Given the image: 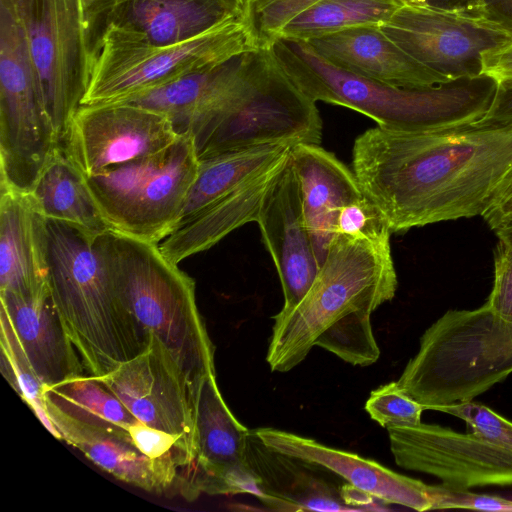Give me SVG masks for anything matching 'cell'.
<instances>
[{"label":"cell","mask_w":512,"mask_h":512,"mask_svg":"<svg viewBox=\"0 0 512 512\" xmlns=\"http://www.w3.org/2000/svg\"><path fill=\"white\" fill-rule=\"evenodd\" d=\"M353 172L391 233L484 216L512 191V119L360 134Z\"/></svg>","instance_id":"1"},{"label":"cell","mask_w":512,"mask_h":512,"mask_svg":"<svg viewBox=\"0 0 512 512\" xmlns=\"http://www.w3.org/2000/svg\"><path fill=\"white\" fill-rule=\"evenodd\" d=\"M268 47L290 80L313 101L355 110L389 130H432L479 120L489 111L498 87L485 73L427 87H395L335 67L305 41L276 38Z\"/></svg>","instance_id":"2"},{"label":"cell","mask_w":512,"mask_h":512,"mask_svg":"<svg viewBox=\"0 0 512 512\" xmlns=\"http://www.w3.org/2000/svg\"><path fill=\"white\" fill-rule=\"evenodd\" d=\"M96 235L46 218L50 293L86 373L98 378L144 351L149 336L115 292Z\"/></svg>","instance_id":"3"},{"label":"cell","mask_w":512,"mask_h":512,"mask_svg":"<svg viewBox=\"0 0 512 512\" xmlns=\"http://www.w3.org/2000/svg\"><path fill=\"white\" fill-rule=\"evenodd\" d=\"M97 250L120 301L144 332L167 348L194 381L215 374L214 345L198 310L195 282L159 244L107 230Z\"/></svg>","instance_id":"4"},{"label":"cell","mask_w":512,"mask_h":512,"mask_svg":"<svg viewBox=\"0 0 512 512\" xmlns=\"http://www.w3.org/2000/svg\"><path fill=\"white\" fill-rule=\"evenodd\" d=\"M396 289L390 241L336 235L303 298L273 317L266 356L271 371L293 369L329 326L353 312L373 313L394 297Z\"/></svg>","instance_id":"5"},{"label":"cell","mask_w":512,"mask_h":512,"mask_svg":"<svg viewBox=\"0 0 512 512\" xmlns=\"http://www.w3.org/2000/svg\"><path fill=\"white\" fill-rule=\"evenodd\" d=\"M185 133L199 160L264 145L320 144L316 102L286 75L269 47H259L245 75Z\"/></svg>","instance_id":"6"},{"label":"cell","mask_w":512,"mask_h":512,"mask_svg":"<svg viewBox=\"0 0 512 512\" xmlns=\"http://www.w3.org/2000/svg\"><path fill=\"white\" fill-rule=\"evenodd\" d=\"M198 167L193 137L182 133L157 153L85 178L110 230L159 244L176 227Z\"/></svg>","instance_id":"7"},{"label":"cell","mask_w":512,"mask_h":512,"mask_svg":"<svg viewBox=\"0 0 512 512\" xmlns=\"http://www.w3.org/2000/svg\"><path fill=\"white\" fill-rule=\"evenodd\" d=\"M60 147L23 24L0 5V186L30 193Z\"/></svg>","instance_id":"8"},{"label":"cell","mask_w":512,"mask_h":512,"mask_svg":"<svg viewBox=\"0 0 512 512\" xmlns=\"http://www.w3.org/2000/svg\"><path fill=\"white\" fill-rule=\"evenodd\" d=\"M258 47L240 16L176 44L105 45L90 62L89 83L81 105L121 102Z\"/></svg>","instance_id":"9"},{"label":"cell","mask_w":512,"mask_h":512,"mask_svg":"<svg viewBox=\"0 0 512 512\" xmlns=\"http://www.w3.org/2000/svg\"><path fill=\"white\" fill-rule=\"evenodd\" d=\"M20 20L47 112L62 144L90 77L82 0H31Z\"/></svg>","instance_id":"10"},{"label":"cell","mask_w":512,"mask_h":512,"mask_svg":"<svg viewBox=\"0 0 512 512\" xmlns=\"http://www.w3.org/2000/svg\"><path fill=\"white\" fill-rule=\"evenodd\" d=\"M82 6L90 62L105 45L176 44L238 16L221 0H82Z\"/></svg>","instance_id":"11"},{"label":"cell","mask_w":512,"mask_h":512,"mask_svg":"<svg viewBox=\"0 0 512 512\" xmlns=\"http://www.w3.org/2000/svg\"><path fill=\"white\" fill-rule=\"evenodd\" d=\"M381 29L414 59L449 80L482 74L483 54L512 41V35L482 17L429 5H403Z\"/></svg>","instance_id":"12"},{"label":"cell","mask_w":512,"mask_h":512,"mask_svg":"<svg viewBox=\"0 0 512 512\" xmlns=\"http://www.w3.org/2000/svg\"><path fill=\"white\" fill-rule=\"evenodd\" d=\"M180 135L166 114L153 109L131 103L80 105L61 147L90 176L157 153Z\"/></svg>","instance_id":"13"},{"label":"cell","mask_w":512,"mask_h":512,"mask_svg":"<svg viewBox=\"0 0 512 512\" xmlns=\"http://www.w3.org/2000/svg\"><path fill=\"white\" fill-rule=\"evenodd\" d=\"M387 431L394 460L403 469L432 475L452 488L512 486V451L474 432L422 422Z\"/></svg>","instance_id":"14"},{"label":"cell","mask_w":512,"mask_h":512,"mask_svg":"<svg viewBox=\"0 0 512 512\" xmlns=\"http://www.w3.org/2000/svg\"><path fill=\"white\" fill-rule=\"evenodd\" d=\"M141 423L178 436L195 461L197 381L153 335L140 354L97 378Z\"/></svg>","instance_id":"15"},{"label":"cell","mask_w":512,"mask_h":512,"mask_svg":"<svg viewBox=\"0 0 512 512\" xmlns=\"http://www.w3.org/2000/svg\"><path fill=\"white\" fill-rule=\"evenodd\" d=\"M243 426L226 405L216 374L198 379L195 403V461L183 497L199 494L249 493L257 497L258 480L247 459V436Z\"/></svg>","instance_id":"16"},{"label":"cell","mask_w":512,"mask_h":512,"mask_svg":"<svg viewBox=\"0 0 512 512\" xmlns=\"http://www.w3.org/2000/svg\"><path fill=\"white\" fill-rule=\"evenodd\" d=\"M255 222L280 278L282 310H288L303 298L320 268L290 155L264 194Z\"/></svg>","instance_id":"17"},{"label":"cell","mask_w":512,"mask_h":512,"mask_svg":"<svg viewBox=\"0 0 512 512\" xmlns=\"http://www.w3.org/2000/svg\"><path fill=\"white\" fill-rule=\"evenodd\" d=\"M45 405L59 439L80 450L102 470L149 493H181L182 469L174 463L147 457L134 444L127 429L74 419L46 398Z\"/></svg>","instance_id":"18"},{"label":"cell","mask_w":512,"mask_h":512,"mask_svg":"<svg viewBox=\"0 0 512 512\" xmlns=\"http://www.w3.org/2000/svg\"><path fill=\"white\" fill-rule=\"evenodd\" d=\"M254 432L268 448L325 468L373 498L416 511L432 510L428 485L422 481L294 433L271 427L257 428Z\"/></svg>","instance_id":"19"},{"label":"cell","mask_w":512,"mask_h":512,"mask_svg":"<svg viewBox=\"0 0 512 512\" xmlns=\"http://www.w3.org/2000/svg\"><path fill=\"white\" fill-rule=\"evenodd\" d=\"M305 42L335 67L391 86L418 88L450 81L414 59L381 26L353 27Z\"/></svg>","instance_id":"20"},{"label":"cell","mask_w":512,"mask_h":512,"mask_svg":"<svg viewBox=\"0 0 512 512\" xmlns=\"http://www.w3.org/2000/svg\"><path fill=\"white\" fill-rule=\"evenodd\" d=\"M305 223L321 266L334 237L340 209L365 195L353 171L319 144L300 143L290 150Z\"/></svg>","instance_id":"21"},{"label":"cell","mask_w":512,"mask_h":512,"mask_svg":"<svg viewBox=\"0 0 512 512\" xmlns=\"http://www.w3.org/2000/svg\"><path fill=\"white\" fill-rule=\"evenodd\" d=\"M0 292L48 288L46 218L30 193L0 186Z\"/></svg>","instance_id":"22"},{"label":"cell","mask_w":512,"mask_h":512,"mask_svg":"<svg viewBox=\"0 0 512 512\" xmlns=\"http://www.w3.org/2000/svg\"><path fill=\"white\" fill-rule=\"evenodd\" d=\"M1 311L9 318L44 387L86 373L70 339L49 286L35 296L0 292Z\"/></svg>","instance_id":"23"},{"label":"cell","mask_w":512,"mask_h":512,"mask_svg":"<svg viewBox=\"0 0 512 512\" xmlns=\"http://www.w3.org/2000/svg\"><path fill=\"white\" fill-rule=\"evenodd\" d=\"M247 459L257 477V498L269 509L279 511L351 510L343 488L335 486L320 473L318 465L268 448L250 431Z\"/></svg>","instance_id":"24"},{"label":"cell","mask_w":512,"mask_h":512,"mask_svg":"<svg viewBox=\"0 0 512 512\" xmlns=\"http://www.w3.org/2000/svg\"><path fill=\"white\" fill-rule=\"evenodd\" d=\"M290 153L265 172L180 221L160 242L172 263L205 251L240 226L256 221L261 201Z\"/></svg>","instance_id":"25"},{"label":"cell","mask_w":512,"mask_h":512,"mask_svg":"<svg viewBox=\"0 0 512 512\" xmlns=\"http://www.w3.org/2000/svg\"><path fill=\"white\" fill-rule=\"evenodd\" d=\"M256 49L116 103L162 112L172 120L179 134L185 133L236 86L251 65Z\"/></svg>","instance_id":"26"},{"label":"cell","mask_w":512,"mask_h":512,"mask_svg":"<svg viewBox=\"0 0 512 512\" xmlns=\"http://www.w3.org/2000/svg\"><path fill=\"white\" fill-rule=\"evenodd\" d=\"M45 218L95 234L110 230L87 186L85 175L60 147L30 192Z\"/></svg>","instance_id":"27"},{"label":"cell","mask_w":512,"mask_h":512,"mask_svg":"<svg viewBox=\"0 0 512 512\" xmlns=\"http://www.w3.org/2000/svg\"><path fill=\"white\" fill-rule=\"evenodd\" d=\"M291 148L289 145H264L199 160L198 172L184 202L178 223L253 180L285 158Z\"/></svg>","instance_id":"28"},{"label":"cell","mask_w":512,"mask_h":512,"mask_svg":"<svg viewBox=\"0 0 512 512\" xmlns=\"http://www.w3.org/2000/svg\"><path fill=\"white\" fill-rule=\"evenodd\" d=\"M403 6L400 0H319L298 14L277 38L308 41L360 26H382Z\"/></svg>","instance_id":"29"},{"label":"cell","mask_w":512,"mask_h":512,"mask_svg":"<svg viewBox=\"0 0 512 512\" xmlns=\"http://www.w3.org/2000/svg\"><path fill=\"white\" fill-rule=\"evenodd\" d=\"M44 398L72 418L86 423L113 424L127 429L138 422L111 390L87 373L44 387Z\"/></svg>","instance_id":"30"},{"label":"cell","mask_w":512,"mask_h":512,"mask_svg":"<svg viewBox=\"0 0 512 512\" xmlns=\"http://www.w3.org/2000/svg\"><path fill=\"white\" fill-rule=\"evenodd\" d=\"M1 372L39 421L59 439L46 412L44 386L37 377L7 315L0 310Z\"/></svg>","instance_id":"31"},{"label":"cell","mask_w":512,"mask_h":512,"mask_svg":"<svg viewBox=\"0 0 512 512\" xmlns=\"http://www.w3.org/2000/svg\"><path fill=\"white\" fill-rule=\"evenodd\" d=\"M367 311L350 313L324 330L315 340L320 346L352 365L375 363L380 349L373 335Z\"/></svg>","instance_id":"32"},{"label":"cell","mask_w":512,"mask_h":512,"mask_svg":"<svg viewBox=\"0 0 512 512\" xmlns=\"http://www.w3.org/2000/svg\"><path fill=\"white\" fill-rule=\"evenodd\" d=\"M319 0H244L242 18L258 45L267 47L285 25Z\"/></svg>","instance_id":"33"},{"label":"cell","mask_w":512,"mask_h":512,"mask_svg":"<svg viewBox=\"0 0 512 512\" xmlns=\"http://www.w3.org/2000/svg\"><path fill=\"white\" fill-rule=\"evenodd\" d=\"M365 410L373 420L387 429L419 424L425 409L404 392L396 381L373 390L365 404Z\"/></svg>","instance_id":"34"},{"label":"cell","mask_w":512,"mask_h":512,"mask_svg":"<svg viewBox=\"0 0 512 512\" xmlns=\"http://www.w3.org/2000/svg\"><path fill=\"white\" fill-rule=\"evenodd\" d=\"M435 411L444 412L463 420L470 432L512 451V421L490 407L468 400L440 406Z\"/></svg>","instance_id":"35"},{"label":"cell","mask_w":512,"mask_h":512,"mask_svg":"<svg viewBox=\"0 0 512 512\" xmlns=\"http://www.w3.org/2000/svg\"><path fill=\"white\" fill-rule=\"evenodd\" d=\"M335 233L357 240L390 241L391 231L379 209L364 196L340 209Z\"/></svg>","instance_id":"36"},{"label":"cell","mask_w":512,"mask_h":512,"mask_svg":"<svg viewBox=\"0 0 512 512\" xmlns=\"http://www.w3.org/2000/svg\"><path fill=\"white\" fill-rule=\"evenodd\" d=\"M432 510L463 508L483 511H510L512 500L489 494H479L469 489L452 488L443 484L428 485Z\"/></svg>","instance_id":"37"},{"label":"cell","mask_w":512,"mask_h":512,"mask_svg":"<svg viewBox=\"0 0 512 512\" xmlns=\"http://www.w3.org/2000/svg\"><path fill=\"white\" fill-rule=\"evenodd\" d=\"M484 304L494 316L512 323V245L502 241L495 249L493 286Z\"/></svg>","instance_id":"38"},{"label":"cell","mask_w":512,"mask_h":512,"mask_svg":"<svg viewBox=\"0 0 512 512\" xmlns=\"http://www.w3.org/2000/svg\"><path fill=\"white\" fill-rule=\"evenodd\" d=\"M482 63V72L497 81L512 79V41L500 48L485 52Z\"/></svg>","instance_id":"39"},{"label":"cell","mask_w":512,"mask_h":512,"mask_svg":"<svg viewBox=\"0 0 512 512\" xmlns=\"http://www.w3.org/2000/svg\"><path fill=\"white\" fill-rule=\"evenodd\" d=\"M481 17L512 35V0H482Z\"/></svg>","instance_id":"40"},{"label":"cell","mask_w":512,"mask_h":512,"mask_svg":"<svg viewBox=\"0 0 512 512\" xmlns=\"http://www.w3.org/2000/svg\"><path fill=\"white\" fill-rule=\"evenodd\" d=\"M484 118L512 119V79L498 81L494 100Z\"/></svg>","instance_id":"41"},{"label":"cell","mask_w":512,"mask_h":512,"mask_svg":"<svg viewBox=\"0 0 512 512\" xmlns=\"http://www.w3.org/2000/svg\"><path fill=\"white\" fill-rule=\"evenodd\" d=\"M426 5L469 16L481 17L482 0H426Z\"/></svg>","instance_id":"42"},{"label":"cell","mask_w":512,"mask_h":512,"mask_svg":"<svg viewBox=\"0 0 512 512\" xmlns=\"http://www.w3.org/2000/svg\"><path fill=\"white\" fill-rule=\"evenodd\" d=\"M512 212V191L495 204L484 216V220L492 228L503 216Z\"/></svg>","instance_id":"43"},{"label":"cell","mask_w":512,"mask_h":512,"mask_svg":"<svg viewBox=\"0 0 512 512\" xmlns=\"http://www.w3.org/2000/svg\"><path fill=\"white\" fill-rule=\"evenodd\" d=\"M491 229L499 241L512 245V212L503 216Z\"/></svg>","instance_id":"44"},{"label":"cell","mask_w":512,"mask_h":512,"mask_svg":"<svg viewBox=\"0 0 512 512\" xmlns=\"http://www.w3.org/2000/svg\"><path fill=\"white\" fill-rule=\"evenodd\" d=\"M31 0H0V5L9 9L17 18L21 19Z\"/></svg>","instance_id":"45"},{"label":"cell","mask_w":512,"mask_h":512,"mask_svg":"<svg viewBox=\"0 0 512 512\" xmlns=\"http://www.w3.org/2000/svg\"><path fill=\"white\" fill-rule=\"evenodd\" d=\"M234 14L241 16L244 11V0H221Z\"/></svg>","instance_id":"46"},{"label":"cell","mask_w":512,"mask_h":512,"mask_svg":"<svg viewBox=\"0 0 512 512\" xmlns=\"http://www.w3.org/2000/svg\"><path fill=\"white\" fill-rule=\"evenodd\" d=\"M403 5L420 6L426 5V0H400Z\"/></svg>","instance_id":"47"}]
</instances>
